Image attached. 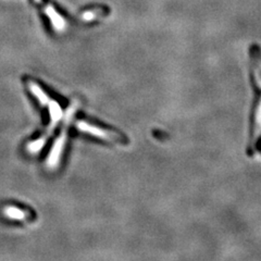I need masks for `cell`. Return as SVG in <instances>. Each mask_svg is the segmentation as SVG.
<instances>
[{"instance_id":"3957f363","label":"cell","mask_w":261,"mask_h":261,"mask_svg":"<svg viewBox=\"0 0 261 261\" xmlns=\"http://www.w3.org/2000/svg\"><path fill=\"white\" fill-rule=\"evenodd\" d=\"M4 214L6 217L13 219V220H25L28 217V214L25 211H23L16 207H6L4 210Z\"/></svg>"},{"instance_id":"6da1fadb","label":"cell","mask_w":261,"mask_h":261,"mask_svg":"<svg viewBox=\"0 0 261 261\" xmlns=\"http://www.w3.org/2000/svg\"><path fill=\"white\" fill-rule=\"evenodd\" d=\"M77 127L82 130V132H85L91 135H94L96 137L102 138V140H106V141H110V142L119 143V144L126 143V138L123 135H121L119 133H114V132H109V130H106L97 126H93L91 124L84 123V122H79Z\"/></svg>"},{"instance_id":"7a4b0ae2","label":"cell","mask_w":261,"mask_h":261,"mask_svg":"<svg viewBox=\"0 0 261 261\" xmlns=\"http://www.w3.org/2000/svg\"><path fill=\"white\" fill-rule=\"evenodd\" d=\"M65 138H67V136H65V130H63L62 135L56 141V143L54 145V148L48 157L47 165L50 169H55L57 166L59 165L61 153H62L63 147L65 144Z\"/></svg>"}]
</instances>
